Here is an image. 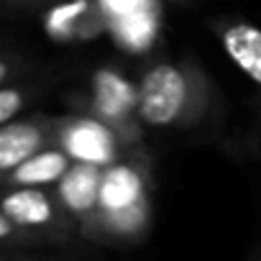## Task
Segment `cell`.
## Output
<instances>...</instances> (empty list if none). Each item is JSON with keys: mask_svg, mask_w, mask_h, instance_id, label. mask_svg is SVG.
<instances>
[{"mask_svg": "<svg viewBox=\"0 0 261 261\" xmlns=\"http://www.w3.org/2000/svg\"><path fill=\"white\" fill-rule=\"evenodd\" d=\"M136 95V115L151 128H192L215 105V87L192 59L151 64L141 74Z\"/></svg>", "mask_w": 261, "mask_h": 261, "instance_id": "cell-1", "label": "cell"}, {"mask_svg": "<svg viewBox=\"0 0 261 261\" xmlns=\"http://www.w3.org/2000/svg\"><path fill=\"white\" fill-rule=\"evenodd\" d=\"M54 141L72 162L108 167L120 159V136L97 115H69L54 120Z\"/></svg>", "mask_w": 261, "mask_h": 261, "instance_id": "cell-2", "label": "cell"}, {"mask_svg": "<svg viewBox=\"0 0 261 261\" xmlns=\"http://www.w3.org/2000/svg\"><path fill=\"white\" fill-rule=\"evenodd\" d=\"M136 87L128 85L118 72L100 69L92 82V102L95 115L105 120L120 141H136L139 136V115H136Z\"/></svg>", "mask_w": 261, "mask_h": 261, "instance_id": "cell-3", "label": "cell"}, {"mask_svg": "<svg viewBox=\"0 0 261 261\" xmlns=\"http://www.w3.org/2000/svg\"><path fill=\"white\" fill-rule=\"evenodd\" d=\"M130 207H149V182L144 169L136 162H113L102 167L100 197L95 210H130Z\"/></svg>", "mask_w": 261, "mask_h": 261, "instance_id": "cell-4", "label": "cell"}, {"mask_svg": "<svg viewBox=\"0 0 261 261\" xmlns=\"http://www.w3.org/2000/svg\"><path fill=\"white\" fill-rule=\"evenodd\" d=\"M215 36L225 57L261 90V29L243 18H223L215 23Z\"/></svg>", "mask_w": 261, "mask_h": 261, "instance_id": "cell-5", "label": "cell"}, {"mask_svg": "<svg viewBox=\"0 0 261 261\" xmlns=\"http://www.w3.org/2000/svg\"><path fill=\"white\" fill-rule=\"evenodd\" d=\"M54 141V120H8L0 125V174Z\"/></svg>", "mask_w": 261, "mask_h": 261, "instance_id": "cell-6", "label": "cell"}, {"mask_svg": "<svg viewBox=\"0 0 261 261\" xmlns=\"http://www.w3.org/2000/svg\"><path fill=\"white\" fill-rule=\"evenodd\" d=\"M46 34L59 41L92 39L105 29V11L95 0H67L46 13Z\"/></svg>", "mask_w": 261, "mask_h": 261, "instance_id": "cell-7", "label": "cell"}, {"mask_svg": "<svg viewBox=\"0 0 261 261\" xmlns=\"http://www.w3.org/2000/svg\"><path fill=\"white\" fill-rule=\"evenodd\" d=\"M100 179L102 167L87 164V162H72L62 179L57 182V197L59 207H64L69 215L85 220L95 207L100 197Z\"/></svg>", "mask_w": 261, "mask_h": 261, "instance_id": "cell-8", "label": "cell"}, {"mask_svg": "<svg viewBox=\"0 0 261 261\" xmlns=\"http://www.w3.org/2000/svg\"><path fill=\"white\" fill-rule=\"evenodd\" d=\"M0 210L26 233L51 228L59 220V210L44 187H11L0 197Z\"/></svg>", "mask_w": 261, "mask_h": 261, "instance_id": "cell-9", "label": "cell"}, {"mask_svg": "<svg viewBox=\"0 0 261 261\" xmlns=\"http://www.w3.org/2000/svg\"><path fill=\"white\" fill-rule=\"evenodd\" d=\"M72 164L69 154L59 146H44L29 159H23L18 167H13L6 174V182L11 187H49L62 179L67 167Z\"/></svg>", "mask_w": 261, "mask_h": 261, "instance_id": "cell-10", "label": "cell"}, {"mask_svg": "<svg viewBox=\"0 0 261 261\" xmlns=\"http://www.w3.org/2000/svg\"><path fill=\"white\" fill-rule=\"evenodd\" d=\"M26 105V92L21 87L0 85V125L13 120Z\"/></svg>", "mask_w": 261, "mask_h": 261, "instance_id": "cell-11", "label": "cell"}, {"mask_svg": "<svg viewBox=\"0 0 261 261\" xmlns=\"http://www.w3.org/2000/svg\"><path fill=\"white\" fill-rule=\"evenodd\" d=\"M29 233L18 228L3 210H0V243H13V241H26Z\"/></svg>", "mask_w": 261, "mask_h": 261, "instance_id": "cell-12", "label": "cell"}, {"mask_svg": "<svg viewBox=\"0 0 261 261\" xmlns=\"http://www.w3.org/2000/svg\"><path fill=\"white\" fill-rule=\"evenodd\" d=\"M11 72H13V64H11L8 59H3V57H0V85H3V82L11 77Z\"/></svg>", "mask_w": 261, "mask_h": 261, "instance_id": "cell-13", "label": "cell"}]
</instances>
